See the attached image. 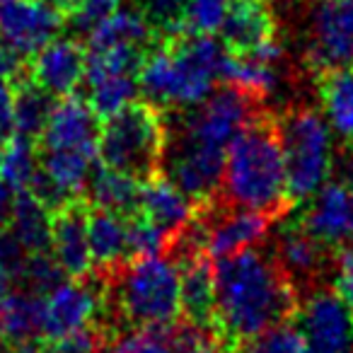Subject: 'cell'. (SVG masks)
Masks as SVG:
<instances>
[{
	"instance_id": "1",
	"label": "cell",
	"mask_w": 353,
	"mask_h": 353,
	"mask_svg": "<svg viewBox=\"0 0 353 353\" xmlns=\"http://www.w3.org/2000/svg\"><path fill=\"white\" fill-rule=\"evenodd\" d=\"M216 324L230 339L254 336L288 322L298 307L293 281L276 256L245 250L216 259Z\"/></svg>"
},
{
	"instance_id": "2",
	"label": "cell",
	"mask_w": 353,
	"mask_h": 353,
	"mask_svg": "<svg viewBox=\"0 0 353 353\" xmlns=\"http://www.w3.org/2000/svg\"><path fill=\"white\" fill-rule=\"evenodd\" d=\"M230 54L218 37L184 32L145 54L138 70V88L152 107L194 109L211 97L216 83L223 80Z\"/></svg>"
},
{
	"instance_id": "3",
	"label": "cell",
	"mask_w": 353,
	"mask_h": 353,
	"mask_svg": "<svg viewBox=\"0 0 353 353\" xmlns=\"http://www.w3.org/2000/svg\"><path fill=\"white\" fill-rule=\"evenodd\" d=\"M221 187L232 206L279 216L290 201L279 123L252 119L250 126L228 148Z\"/></svg>"
},
{
	"instance_id": "4",
	"label": "cell",
	"mask_w": 353,
	"mask_h": 353,
	"mask_svg": "<svg viewBox=\"0 0 353 353\" xmlns=\"http://www.w3.org/2000/svg\"><path fill=\"white\" fill-rule=\"evenodd\" d=\"M167 123L150 102H131L104 119L97 155L102 165L128 172L138 179L152 176L165 162Z\"/></svg>"
},
{
	"instance_id": "5",
	"label": "cell",
	"mask_w": 353,
	"mask_h": 353,
	"mask_svg": "<svg viewBox=\"0 0 353 353\" xmlns=\"http://www.w3.org/2000/svg\"><path fill=\"white\" fill-rule=\"evenodd\" d=\"M123 319L133 327L167 329L182 314V271L162 254L136 256L117 285Z\"/></svg>"
},
{
	"instance_id": "6",
	"label": "cell",
	"mask_w": 353,
	"mask_h": 353,
	"mask_svg": "<svg viewBox=\"0 0 353 353\" xmlns=\"http://www.w3.org/2000/svg\"><path fill=\"white\" fill-rule=\"evenodd\" d=\"M290 201H307L329 182L334 170V133L314 109H295L279 123Z\"/></svg>"
},
{
	"instance_id": "7",
	"label": "cell",
	"mask_w": 353,
	"mask_h": 353,
	"mask_svg": "<svg viewBox=\"0 0 353 353\" xmlns=\"http://www.w3.org/2000/svg\"><path fill=\"white\" fill-rule=\"evenodd\" d=\"M252 112L254 109H252L250 94L228 85L225 90H218L208 99H203L199 107H194L192 114H187L174 141L208 152L228 155L232 141L254 119Z\"/></svg>"
},
{
	"instance_id": "8",
	"label": "cell",
	"mask_w": 353,
	"mask_h": 353,
	"mask_svg": "<svg viewBox=\"0 0 353 353\" xmlns=\"http://www.w3.org/2000/svg\"><path fill=\"white\" fill-rule=\"evenodd\" d=\"M148 51L133 46H107V49H88L85 63V88L88 102L99 119L117 114L128 107L141 92L138 70Z\"/></svg>"
},
{
	"instance_id": "9",
	"label": "cell",
	"mask_w": 353,
	"mask_h": 353,
	"mask_svg": "<svg viewBox=\"0 0 353 353\" xmlns=\"http://www.w3.org/2000/svg\"><path fill=\"white\" fill-rule=\"evenodd\" d=\"M305 51L312 68H353V0H312L305 20Z\"/></svg>"
},
{
	"instance_id": "10",
	"label": "cell",
	"mask_w": 353,
	"mask_h": 353,
	"mask_svg": "<svg viewBox=\"0 0 353 353\" xmlns=\"http://www.w3.org/2000/svg\"><path fill=\"white\" fill-rule=\"evenodd\" d=\"M300 332L310 353H353V305L334 290H314L300 305Z\"/></svg>"
},
{
	"instance_id": "11",
	"label": "cell",
	"mask_w": 353,
	"mask_h": 353,
	"mask_svg": "<svg viewBox=\"0 0 353 353\" xmlns=\"http://www.w3.org/2000/svg\"><path fill=\"white\" fill-rule=\"evenodd\" d=\"M63 12L44 0H0V41L30 59L59 37Z\"/></svg>"
},
{
	"instance_id": "12",
	"label": "cell",
	"mask_w": 353,
	"mask_h": 353,
	"mask_svg": "<svg viewBox=\"0 0 353 353\" xmlns=\"http://www.w3.org/2000/svg\"><path fill=\"white\" fill-rule=\"evenodd\" d=\"M99 293L85 279H70L44 295V332L41 336L59 341L92 324L99 312Z\"/></svg>"
},
{
	"instance_id": "13",
	"label": "cell",
	"mask_w": 353,
	"mask_h": 353,
	"mask_svg": "<svg viewBox=\"0 0 353 353\" xmlns=\"http://www.w3.org/2000/svg\"><path fill=\"white\" fill-rule=\"evenodd\" d=\"M99 128V117L88 99L68 94L54 104L44 133L39 136L41 150H80L97 155Z\"/></svg>"
},
{
	"instance_id": "14",
	"label": "cell",
	"mask_w": 353,
	"mask_h": 353,
	"mask_svg": "<svg viewBox=\"0 0 353 353\" xmlns=\"http://www.w3.org/2000/svg\"><path fill=\"white\" fill-rule=\"evenodd\" d=\"M276 213L254 211V208H240L221 213L218 218L203 221V252L211 259L237 254V252L252 250L269 235L274 225Z\"/></svg>"
},
{
	"instance_id": "15",
	"label": "cell",
	"mask_w": 353,
	"mask_h": 353,
	"mask_svg": "<svg viewBox=\"0 0 353 353\" xmlns=\"http://www.w3.org/2000/svg\"><path fill=\"white\" fill-rule=\"evenodd\" d=\"M303 225L324 247H339L353 240V196L351 182L329 179L314 196L307 199Z\"/></svg>"
},
{
	"instance_id": "16",
	"label": "cell",
	"mask_w": 353,
	"mask_h": 353,
	"mask_svg": "<svg viewBox=\"0 0 353 353\" xmlns=\"http://www.w3.org/2000/svg\"><path fill=\"white\" fill-rule=\"evenodd\" d=\"M51 254L68 279H88L94 261L88 240V211L70 201L51 216Z\"/></svg>"
},
{
	"instance_id": "17",
	"label": "cell",
	"mask_w": 353,
	"mask_h": 353,
	"mask_svg": "<svg viewBox=\"0 0 353 353\" xmlns=\"http://www.w3.org/2000/svg\"><path fill=\"white\" fill-rule=\"evenodd\" d=\"M88 51L75 39H54L32 56L30 78L54 97H68L83 85Z\"/></svg>"
},
{
	"instance_id": "18",
	"label": "cell",
	"mask_w": 353,
	"mask_h": 353,
	"mask_svg": "<svg viewBox=\"0 0 353 353\" xmlns=\"http://www.w3.org/2000/svg\"><path fill=\"white\" fill-rule=\"evenodd\" d=\"M283 56L279 41L269 39L245 54H230L223 70V80L242 90L250 97H266L279 88V61Z\"/></svg>"
},
{
	"instance_id": "19",
	"label": "cell",
	"mask_w": 353,
	"mask_h": 353,
	"mask_svg": "<svg viewBox=\"0 0 353 353\" xmlns=\"http://www.w3.org/2000/svg\"><path fill=\"white\" fill-rule=\"evenodd\" d=\"M138 213L150 218L167 232L176 235L194 221V199L184 194L172 182L170 176H148L141 184V199H138Z\"/></svg>"
},
{
	"instance_id": "20",
	"label": "cell",
	"mask_w": 353,
	"mask_h": 353,
	"mask_svg": "<svg viewBox=\"0 0 353 353\" xmlns=\"http://www.w3.org/2000/svg\"><path fill=\"white\" fill-rule=\"evenodd\" d=\"M221 39L232 54H245L274 39V15L264 0H232L221 27Z\"/></svg>"
},
{
	"instance_id": "21",
	"label": "cell",
	"mask_w": 353,
	"mask_h": 353,
	"mask_svg": "<svg viewBox=\"0 0 353 353\" xmlns=\"http://www.w3.org/2000/svg\"><path fill=\"white\" fill-rule=\"evenodd\" d=\"M44 332V295L32 290H8L0 295V339L20 343L39 339Z\"/></svg>"
},
{
	"instance_id": "22",
	"label": "cell",
	"mask_w": 353,
	"mask_h": 353,
	"mask_svg": "<svg viewBox=\"0 0 353 353\" xmlns=\"http://www.w3.org/2000/svg\"><path fill=\"white\" fill-rule=\"evenodd\" d=\"M182 312L196 324H216V274L206 254L182 261Z\"/></svg>"
},
{
	"instance_id": "23",
	"label": "cell",
	"mask_w": 353,
	"mask_h": 353,
	"mask_svg": "<svg viewBox=\"0 0 353 353\" xmlns=\"http://www.w3.org/2000/svg\"><path fill=\"white\" fill-rule=\"evenodd\" d=\"M88 240L94 266L114 269L128 256V218L112 211H88Z\"/></svg>"
},
{
	"instance_id": "24",
	"label": "cell",
	"mask_w": 353,
	"mask_h": 353,
	"mask_svg": "<svg viewBox=\"0 0 353 353\" xmlns=\"http://www.w3.org/2000/svg\"><path fill=\"white\" fill-rule=\"evenodd\" d=\"M141 184L143 182L138 176L102 165L99 170L92 172L90 184H88L92 208L119 213V216H123V218L133 216V213H138Z\"/></svg>"
},
{
	"instance_id": "25",
	"label": "cell",
	"mask_w": 353,
	"mask_h": 353,
	"mask_svg": "<svg viewBox=\"0 0 353 353\" xmlns=\"http://www.w3.org/2000/svg\"><path fill=\"white\" fill-rule=\"evenodd\" d=\"M276 261L290 281L312 279L324 266V245L305 225H288L276 242Z\"/></svg>"
},
{
	"instance_id": "26",
	"label": "cell",
	"mask_w": 353,
	"mask_h": 353,
	"mask_svg": "<svg viewBox=\"0 0 353 353\" xmlns=\"http://www.w3.org/2000/svg\"><path fill=\"white\" fill-rule=\"evenodd\" d=\"M322 117L334 138L353 145V68L327 70L319 85Z\"/></svg>"
},
{
	"instance_id": "27",
	"label": "cell",
	"mask_w": 353,
	"mask_h": 353,
	"mask_svg": "<svg viewBox=\"0 0 353 353\" xmlns=\"http://www.w3.org/2000/svg\"><path fill=\"white\" fill-rule=\"evenodd\" d=\"M51 216L54 211H49L30 192L15 194L10 218H8V230L22 242V247L30 254L51 252Z\"/></svg>"
},
{
	"instance_id": "28",
	"label": "cell",
	"mask_w": 353,
	"mask_h": 353,
	"mask_svg": "<svg viewBox=\"0 0 353 353\" xmlns=\"http://www.w3.org/2000/svg\"><path fill=\"white\" fill-rule=\"evenodd\" d=\"M94 152L80 150H41L39 167L51 182L61 189L68 201H75L88 189L94 172Z\"/></svg>"
},
{
	"instance_id": "29",
	"label": "cell",
	"mask_w": 353,
	"mask_h": 353,
	"mask_svg": "<svg viewBox=\"0 0 353 353\" xmlns=\"http://www.w3.org/2000/svg\"><path fill=\"white\" fill-rule=\"evenodd\" d=\"M152 37H155V30L138 8H121L88 37V49L133 46V49L148 51Z\"/></svg>"
},
{
	"instance_id": "30",
	"label": "cell",
	"mask_w": 353,
	"mask_h": 353,
	"mask_svg": "<svg viewBox=\"0 0 353 353\" xmlns=\"http://www.w3.org/2000/svg\"><path fill=\"white\" fill-rule=\"evenodd\" d=\"M54 94L34 83L32 78H20L15 85V133L25 138H39L54 112Z\"/></svg>"
},
{
	"instance_id": "31",
	"label": "cell",
	"mask_w": 353,
	"mask_h": 353,
	"mask_svg": "<svg viewBox=\"0 0 353 353\" xmlns=\"http://www.w3.org/2000/svg\"><path fill=\"white\" fill-rule=\"evenodd\" d=\"M39 170V155L34 150V141L12 133L0 145V179L12 194H22L30 189Z\"/></svg>"
},
{
	"instance_id": "32",
	"label": "cell",
	"mask_w": 353,
	"mask_h": 353,
	"mask_svg": "<svg viewBox=\"0 0 353 353\" xmlns=\"http://www.w3.org/2000/svg\"><path fill=\"white\" fill-rule=\"evenodd\" d=\"M232 353H303L307 348L300 327L295 329L290 322H281L264 332L235 341Z\"/></svg>"
},
{
	"instance_id": "33",
	"label": "cell",
	"mask_w": 353,
	"mask_h": 353,
	"mask_svg": "<svg viewBox=\"0 0 353 353\" xmlns=\"http://www.w3.org/2000/svg\"><path fill=\"white\" fill-rule=\"evenodd\" d=\"M172 232L152 223L150 218L141 216H128V256H155L170 247Z\"/></svg>"
},
{
	"instance_id": "34",
	"label": "cell",
	"mask_w": 353,
	"mask_h": 353,
	"mask_svg": "<svg viewBox=\"0 0 353 353\" xmlns=\"http://www.w3.org/2000/svg\"><path fill=\"white\" fill-rule=\"evenodd\" d=\"M136 3L157 34L170 39L184 34V10L189 0H136Z\"/></svg>"
},
{
	"instance_id": "35",
	"label": "cell",
	"mask_w": 353,
	"mask_h": 353,
	"mask_svg": "<svg viewBox=\"0 0 353 353\" xmlns=\"http://www.w3.org/2000/svg\"><path fill=\"white\" fill-rule=\"evenodd\" d=\"M65 274L59 266V261L54 259L51 252H34L27 256L25 269L20 274V281L27 285L25 290H32L37 295H46L56 288L59 283H63Z\"/></svg>"
},
{
	"instance_id": "36",
	"label": "cell",
	"mask_w": 353,
	"mask_h": 353,
	"mask_svg": "<svg viewBox=\"0 0 353 353\" xmlns=\"http://www.w3.org/2000/svg\"><path fill=\"white\" fill-rule=\"evenodd\" d=\"M232 0H189L184 10V32L189 34H216L221 32Z\"/></svg>"
},
{
	"instance_id": "37",
	"label": "cell",
	"mask_w": 353,
	"mask_h": 353,
	"mask_svg": "<svg viewBox=\"0 0 353 353\" xmlns=\"http://www.w3.org/2000/svg\"><path fill=\"white\" fill-rule=\"evenodd\" d=\"M167 334H170L174 353H218V336L213 327H206V324L176 319L172 327H167Z\"/></svg>"
},
{
	"instance_id": "38",
	"label": "cell",
	"mask_w": 353,
	"mask_h": 353,
	"mask_svg": "<svg viewBox=\"0 0 353 353\" xmlns=\"http://www.w3.org/2000/svg\"><path fill=\"white\" fill-rule=\"evenodd\" d=\"M107 353H174L167 329L136 327L112 341Z\"/></svg>"
},
{
	"instance_id": "39",
	"label": "cell",
	"mask_w": 353,
	"mask_h": 353,
	"mask_svg": "<svg viewBox=\"0 0 353 353\" xmlns=\"http://www.w3.org/2000/svg\"><path fill=\"white\" fill-rule=\"evenodd\" d=\"M117 10H121V0H78V6L68 12L70 27L75 34L90 37Z\"/></svg>"
},
{
	"instance_id": "40",
	"label": "cell",
	"mask_w": 353,
	"mask_h": 353,
	"mask_svg": "<svg viewBox=\"0 0 353 353\" xmlns=\"http://www.w3.org/2000/svg\"><path fill=\"white\" fill-rule=\"evenodd\" d=\"M332 290L353 305V250H341L332 261Z\"/></svg>"
},
{
	"instance_id": "41",
	"label": "cell",
	"mask_w": 353,
	"mask_h": 353,
	"mask_svg": "<svg viewBox=\"0 0 353 353\" xmlns=\"http://www.w3.org/2000/svg\"><path fill=\"white\" fill-rule=\"evenodd\" d=\"M51 346H54V353H104L102 339L90 327L65 339H59V341H51Z\"/></svg>"
},
{
	"instance_id": "42",
	"label": "cell",
	"mask_w": 353,
	"mask_h": 353,
	"mask_svg": "<svg viewBox=\"0 0 353 353\" xmlns=\"http://www.w3.org/2000/svg\"><path fill=\"white\" fill-rule=\"evenodd\" d=\"M15 133V88L0 80V143Z\"/></svg>"
},
{
	"instance_id": "43",
	"label": "cell",
	"mask_w": 353,
	"mask_h": 353,
	"mask_svg": "<svg viewBox=\"0 0 353 353\" xmlns=\"http://www.w3.org/2000/svg\"><path fill=\"white\" fill-rule=\"evenodd\" d=\"M22 68H25V56L0 41V80H8V83L20 80Z\"/></svg>"
},
{
	"instance_id": "44",
	"label": "cell",
	"mask_w": 353,
	"mask_h": 353,
	"mask_svg": "<svg viewBox=\"0 0 353 353\" xmlns=\"http://www.w3.org/2000/svg\"><path fill=\"white\" fill-rule=\"evenodd\" d=\"M12 199L15 194L6 187V182L0 179V230L8 225V218H10V208H12Z\"/></svg>"
},
{
	"instance_id": "45",
	"label": "cell",
	"mask_w": 353,
	"mask_h": 353,
	"mask_svg": "<svg viewBox=\"0 0 353 353\" xmlns=\"http://www.w3.org/2000/svg\"><path fill=\"white\" fill-rule=\"evenodd\" d=\"M15 283V279H12V274L6 269V266L0 264V295H6L8 290H10V285Z\"/></svg>"
},
{
	"instance_id": "46",
	"label": "cell",
	"mask_w": 353,
	"mask_h": 353,
	"mask_svg": "<svg viewBox=\"0 0 353 353\" xmlns=\"http://www.w3.org/2000/svg\"><path fill=\"white\" fill-rule=\"evenodd\" d=\"M0 353H12L10 346H8V341H3V339H0Z\"/></svg>"
},
{
	"instance_id": "47",
	"label": "cell",
	"mask_w": 353,
	"mask_h": 353,
	"mask_svg": "<svg viewBox=\"0 0 353 353\" xmlns=\"http://www.w3.org/2000/svg\"><path fill=\"white\" fill-rule=\"evenodd\" d=\"M351 196H353V182H351Z\"/></svg>"
},
{
	"instance_id": "48",
	"label": "cell",
	"mask_w": 353,
	"mask_h": 353,
	"mask_svg": "<svg viewBox=\"0 0 353 353\" xmlns=\"http://www.w3.org/2000/svg\"><path fill=\"white\" fill-rule=\"evenodd\" d=\"M303 353H310V351H307V348H305V351H303Z\"/></svg>"
}]
</instances>
